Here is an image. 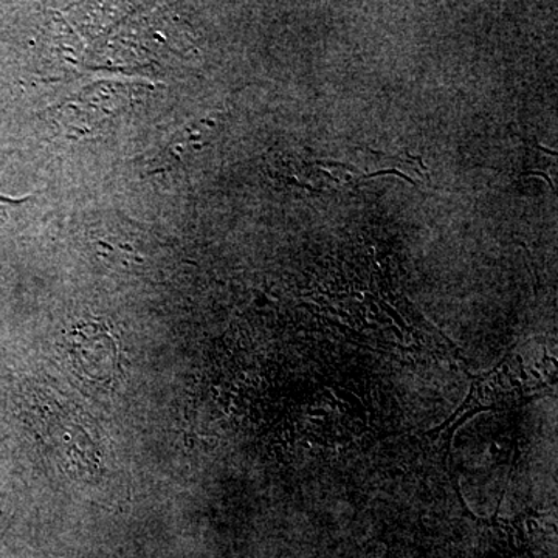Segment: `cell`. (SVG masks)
<instances>
[{
    "label": "cell",
    "instance_id": "obj_1",
    "mask_svg": "<svg viewBox=\"0 0 558 558\" xmlns=\"http://www.w3.org/2000/svg\"><path fill=\"white\" fill-rule=\"evenodd\" d=\"M529 174L542 175V178H545L546 180H548L550 189H553V191H554L553 182H550V179L548 178V175L545 174V172L535 171V172H529Z\"/></svg>",
    "mask_w": 558,
    "mask_h": 558
}]
</instances>
